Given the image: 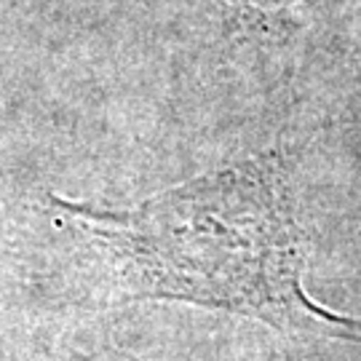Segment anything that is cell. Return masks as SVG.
I'll return each mask as SVG.
<instances>
[{
	"label": "cell",
	"mask_w": 361,
	"mask_h": 361,
	"mask_svg": "<svg viewBox=\"0 0 361 361\" xmlns=\"http://www.w3.org/2000/svg\"><path fill=\"white\" fill-rule=\"evenodd\" d=\"M51 204L110 257L134 300L190 302L361 343V322L305 295V244L276 155L174 185L126 212L56 195Z\"/></svg>",
	"instance_id": "1"
}]
</instances>
